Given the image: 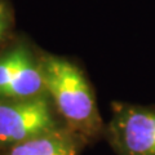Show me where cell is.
Listing matches in <instances>:
<instances>
[{
  "label": "cell",
  "mask_w": 155,
  "mask_h": 155,
  "mask_svg": "<svg viewBox=\"0 0 155 155\" xmlns=\"http://www.w3.org/2000/svg\"><path fill=\"white\" fill-rule=\"evenodd\" d=\"M87 146L79 134L65 127L2 149L0 155H81Z\"/></svg>",
  "instance_id": "5"
},
{
  "label": "cell",
  "mask_w": 155,
  "mask_h": 155,
  "mask_svg": "<svg viewBox=\"0 0 155 155\" xmlns=\"http://www.w3.org/2000/svg\"><path fill=\"white\" fill-rule=\"evenodd\" d=\"M65 127L47 92L31 98L0 100V150Z\"/></svg>",
  "instance_id": "2"
},
{
  "label": "cell",
  "mask_w": 155,
  "mask_h": 155,
  "mask_svg": "<svg viewBox=\"0 0 155 155\" xmlns=\"http://www.w3.org/2000/svg\"><path fill=\"white\" fill-rule=\"evenodd\" d=\"M13 27V11L7 0H0V44L8 38Z\"/></svg>",
  "instance_id": "6"
},
{
  "label": "cell",
  "mask_w": 155,
  "mask_h": 155,
  "mask_svg": "<svg viewBox=\"0 0 155 155\" xmlns=\"http://www.w3.org/2000/svg\"><path fill=\"white\" fill-rule=\"evenodd\" d=\"M40 53L26 40H18L0 53V100L45 93Z\"/></svg>",
  "instance_id": "4"
},
{
  "label": "cell",
  "mask_w": 155,
  "mask_h": 155,
  "mask_svg": "<svg viewBox=\"0 0 155 155\" xmlns=\"http://www.w3.org/2000/svg\"><path fill=\"white\" fill-rule=\"evenodd\" d=\"M104 138L115 155H155V106L111 102Z\"/></svg>",
  "instance_id": "3"
},
{
  "label": "cell",
  "mask_w": 155,
  "mask_h": 155,
  "mask_svg": "<svg viewBox=\"0 0 155 155\" xmlns=\"http://www.w3.org/2000/svg\"><path fill=\"white\" fill-rule=\"evenodd\" d=\"M45 92L70 130L92 146L104 138L105 125L94 89L81 66L72 58L41 52Z\"/></svg>",
  "instance_id": "1"
}]
</instances>
